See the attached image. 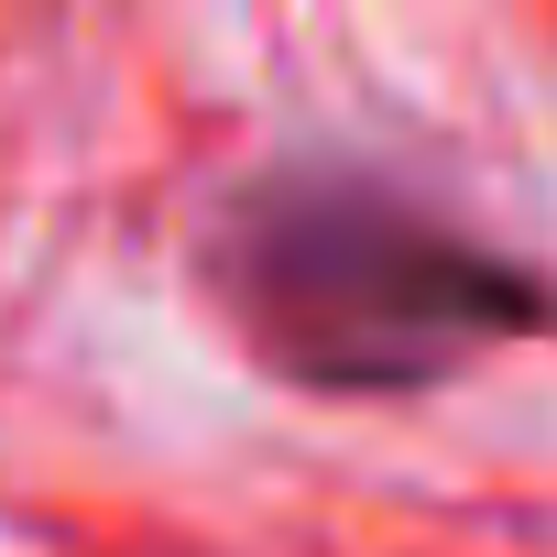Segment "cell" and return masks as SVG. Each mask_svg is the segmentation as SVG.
<instances>
[{
	"label": "cell",
	"mask_w": 557,
	"mask_h": 557,
	"mask_svg": "<svg viewBox=\"0 0 557 557\" xmlns=\"http://www.w3.org/2000/svg\"><path fill=\"white\" fill-rule=\"evenodd\" d=\"M197 273L262 372L307 394H416L557 329V285L372 164H262L208 230Z\"/></svg>",
	"instance_id": "obj_1"
}]
</instances>
